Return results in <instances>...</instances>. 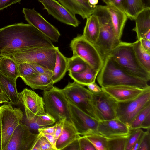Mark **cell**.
I'll list each match as a JSON object with an SVG mask.
<instances>
[{"instance_id":"obj_1","label":"cell","mask_w":150,"mask_h":150,"mask_svg":"<svg viewBox=\"0 0 150 150\" xmlns=\"http://www.w3.org/2000/svg\"><path fill=\"white\" fill-rule=\"evenodd\" d=\"M54 46L51 40L29 23H20L0 28L1 56L34 47Z\"/></svg>"},{"instance_id":"obj_2","label":"cell","mask_w":150,"mask_h":150,"mask_svg":"<svg viewBox=\"0 0 150 150\" xmlns=\"http://www.w3.org/2000/svg\"><path fill=\"white\" fill-rule=\"evenodd\" d=\"M96 79L101 88L121 85L142 89L150 87L148 82L131 75L124 70L110 55L105 59Z\"/></svg>"},{"instance_id":"obj_3","label":"cell","mask_w":150,"mask_h":150,"mask_svg":"<svg viewBox=\"0 0 150 150\" xmlns=\"http://www.w3.org/2000/svg\"><path fill=\"white\" fill-rule=\"evenodd\" d=\"M93 14L98 18L100 31L95 45L102 54L104 60L122 41L116 37L111 17L106 6H96Z\"/></svg>"},{"instance_id":"obj_4","label":"cell","mask_w":150,"mask_h":150,"mask_svg":"<svg viewBox=\"0 0 150 150\" xmlns=\"http://www.w3.org/2000/svg\"><path fill=\"white\" fill-rule=\"evenodd\" d=\"M124 70L131 75L147 82L150 73L141 65L135 55L132 43L121 41L109 54Z\"/></svg>"},{"instance_id":"obj_5","label":"cell","mask_w":150,"mask_h":150,"mask_svg":"<svg viewBox=\"0 0 150 150\" xmlns=\"http://www.w3.org/2000/svg\"><path fill=\"white\" fill-rule=\"evenodd\" d=\"M57 47L55 46L34 47L4 57L11 59L18 65L23 63H34L53 71Z\"/></svg>"},{"instance_id":"obj_6","label":"cell","mask_w":150,"mask_h":150,"mask_svg":"<svg viewBox=\"0 0 150 150\" xmlns=\"http://www.w3.org/2000/svg\"><path fill=\"white\" fill-rule=\"evenodd\" d=\"M42 95L47 113L53 117L56 121L66 119L72 123L68 100L62 89L53 86L44 90Z\"/></svg>"},{"instance_id":"obj_7","label":"cell","mask_w":150,"mask_h":150,"mask_svg":"<svg viewBox=\"0 0 150 150\" xmlns=\"http://www.w3.org/2000/svg\"><path fill=\"white\" fill-rule=\"evenodd\" d=\"M70 47L73 52V56L80 57L89 66L100 71L104 60L95 45L85 39L81 35L71 40Z\"/></svg>"},{"instance_id":"obj_8","label":"cell","mask_w":150,"mask_h":150,"mask_svg":"<svg viewBox=\"0 0 150 150\" xmlns=\"http://www.w3.org/2000/svg\"><path fill=\"white\" fill-rule=\"evenodd\" d=\"M23 117V113L20 108H13L10 103L1 106V150H6L14 130Z\"/></svg>"},{"instance_id":"obj_9","label":"cell","mask_w":150,"mask_h":150,"mask_svg":"<svg viewBox=\"0 0 150 150\" xmlns=\"http://www.w3.org/2000/svg\"><path fill=\"white\" fill-rule=\"evenodd\" d=\"M62 89L68 100L97 120L93 94L88 89L74 81Z\"/></svg>"},{"instance_id":"obj_10","label":"cell","mask_w":150,"mask_h":150,"mask_svg":"<svg viewBox=\"0 0 150 150\" xmlns=\"http://www.w3.org/2000/svg\"><path fill=\"white\" fill-rule=\"evenodd\" d=\"M150 104V87L145 89L139 96L130 100L117 102V118L129 126L138 113Z\"/></svg>"},{"instance_id":"obj_11","label":"cell","mask_w":150,"mask_h":150,"mask_svg":"<svg viewBox=\"0 0 150 150\" xmlns=\"http://www.w3.org/2000/svg\"><path fill=\"white\" fill-rule=\"evenodd\" d=\"M72 124L80 135L98 134L97 132L98 121L86 113L68 100Z\"/></svg>"},{"instance_id":"obj_12","label":"cell","mask_w":150,"mask_h":150,"mask_svg":"<svg viewBox=\"0 0 150 150\" xmlns=\"http://www.w3.org/2000/svg\"><path fill=\"white\" fill-rule=\"evenodd\" d=\"M92 94L97 120L99 121L117 118V101L115 99L103 89L99 93Z\"/></svg>"},{"instance_id":"obj_13","label":"cell","mask_w":150,"mask_h":150,"mask_svg":"<svg viewBox=\"0 0 150 150\" xmlns=\"http://www.w3.org/2000/svg\"><path fill=\"white\" fill-rule=\"evenodd\" d=\"M21 101L24 109L26 119L31 120L36 116L46 113L42 97L34 91L24 88L19 93Z\"/></svg>"},{"instance_id":"obj_14","label":"cell","mask_w":150,"mask_h":150,"mask_svg":"<svg viewBox=\"0 0 150 150\" xmlns=\"http://www.w3.org/2000/svg\"><path fill=\"white\" fill-rule=\"evenodd\" d=\"M23 13L25 20L49 38L57 42L61 35L58 29L49 23L34 9L23 8Z\"/></svg>"},{"instance_id":"obj_15","label":"cell","mask_w":150,"mask_h":150,"mask_svg":"<svg viewBox=\"0 0 150 150\" xmlns=\"http://www.w3.org/2000/svg\"><path fill=\"white\" fill-rule=\"evenodd\" d=\"M38 134L32 133L21 122L16 128L6 150H31Z\"/></svg>"},{"instance_id":"obj_16","label":"cell","mask_w":150,"mask_h":150,"mask_svg":"<svg viewBox=\"0 0 150 150\" xmlns=\"http://www.w3.org/2000/svg\"><path fill=\"white\" fill-rule=\"evenodd\" d=\"M43 5L49 14L54 18L65 24L76 27L80 23L73 15L58 1L56 0H38Z\"/></svg>"},{"instance_id":"obj_17","label":"cell","mask_w":150,"mask_h":150,"mask_svg":"<svg viewBox=\"0 0 150 150\" xmlns=\"http://www.w3.org/2000/svg\"><path fill=\"white\" fill-rule=\"evenodd\" d=\"M130 129L129 126L117 118L98 121L97 132L106 138L128 135Z\"/></svg>"},{"instance_id":"obj_18","label":"cell","mask_w":150,"mask_h":150,"mask_svg":"<svg viewBox=\"0 0 150 150\" xmlns=\"http://www.w3.org/2000/svg\"><path fill=\"white\" fill-rule=\"evenodd\" d=\"M102 88L118 102L133 99L141 94L145 89L126 85L110 86Z\"/></svg>"},{"instance_id":"obj_19","label":"cell","mask_w":150,"mask_h":150,"mask_svg":"<svg viewBox=\"0 0 150 150\" xmlns=\"http://www.w3.org/2000/svg\"><path fill=\"white\" fill-rule=\"evenodd\" d=\"M53 71L44 73H35L29 76L21 77L25 84L33 90H44L53 86Z\"/></svg>"},{"instance_id":"obj_20","label":"cell","mask_w":150,"mask_h":150,"mask_svg":"<svg viewBox=\"0 0 150 150\" xmlns=\"http://www.w3.org/2000/svg\"><path fill=\"white\" fill-rule=\"evenodd\" d=\"M58 2L74 15L78 14L83 19L92 14L96 6L83 0H58Z\"/></svg>"},{"instance_id":"obj_21","label":"cell","mask_w":150,"mask_h":150,"mask_svg":"<svg viewBox=\"0 0 150 150\" xmlns=\"http://www.w3.org/2000/svg\"><path fill=\"white\" fill-rule=\"evenodd\" d=\"M80 136L73 124L65 119L62 133L56 142L57 150H63Z\"/></svg>"},{"instance_id":"obj_22","label":"cell","mask_w":150,"mask_h":150,"mask_svg":"<svg viewBox=\"0 0 150 150\" xmlns=\"http://www.w3.org/2000/svg\"><path fill=\"white\" fill-rule=\"evenodd\" d=\"M16 80L0 72V87L9 100L8 103L16 105L21 101L16 87Z\"/></svg>"},{"instance_id":"obj_23","label":"cell","mask_w":150,"mask_h":150,"mask_svg":"<svg viewBox=\"0 0 150 150\" xmlns=\"http://www.w3.org/2000/svg\"><path fill=\"white\" fill-rule=\"evenodd\" d=\"M134 20L135 26L132 30L136 33L137 40H140L150 31V8H145L137 15Z\"/></svg>"},{"instance_id":"obj_24","label":"cell","mask_w":150,"mask_h":150,"mask_svg":"<svg viewBox=\"0 0 150 150\" xmlns=\"http://www.w3.org/2000/svg\"><path fill=\"white\" fill-rule=\"evenodd\" d=\"M106 6L111 17L115 35L118 39L121 40L123 29L128 18L127 16L124 12L112 7Z\"/></svg>"},{"instance_id":"obj_25","label":"cell","mask_w":150,"mask_h":150,"mask_svg":"<svg viewBox=\"0 0 150 150\" xmlns=\"http://www.w3.org/2000/svg\"><path fill=\"white\" fill-rule=\"evenodd\" d=\"M100 31L99 21L97 16L92 14L86 18L83 34V38L95 45Z\"/></svg>"},{"instance_id":"obj_26","label":"cell","mask_w":150,"mask_h":150,"mask_svg":"<svg viewBox=\"0 0 150 150\" xmlns=\"http://www.w3.org/2000/svg\"><path fill=\"white\" fill-rule=\"evenodd\" d=\"M67 71V58L62 53L57 47L55 65L52 76L53 84L60 81L64 76Z\"/></svg>"},{"instance_id":"obj_27","label":"cell","mask_w":150,"mask_h":150,"mask_svg":"<svg viewBox=\"0 0 150 150\" xmlns=\"http://www.w3.org/2000/svg\"><path fill=\"white\" fill-rule=\"evenodd\" d=\"M99 71L88 66L86 70L79 73L69 72L71 78L78 83L86 86L95 82Z\"/></svg>"},{"instance_id":"obj_28","label":"cell","mask_w":150,"mask_h":150,"mask_svg":"<svg viewBox=\"0 0 150 150\" xmlns=\"http://www.w3.org/2000/svg\"><path fill=\"white\" fill-rule=\"evenodd\" d=\"M0 72L8 77L17 79L19 77L18 65L11 59L4 57L0 60Z\"/></svg>"},{"instance_id":"obj_29","label":"cell","mask_w":150,"mask_h":150,"mask_svg":"<svg viewBox=\"0 0 150 150\" xmlns=\"http://www.w3.org/2000/svg\"><path fill=\"white\" fill-rule=\"evenodd\" d=\"M124 12L128 18L134 20L137 15L145 8L142 0H124Z\"/></svg>"},{"instance_id":"obj_30","label":"cell","mask_w":150,"mask_h":150,"mask_svg":"<svg viewBox=\"0 0 150 150\" xmlns=\"http://www.w3.org/2000/svg\"><path fill=\"white\" fill-rule=\"evenodd\" d=\"M136 57L143 67L150 73V53L145 50L142 47L140 40H137L132 43Z\"/></svg>"},{"instance_id":"obj_31","label":"cell","mask_w":150,"mask_h":150,"mask_svg":"<svg viewBox=\"0 0 150 150\" xmlns=\"http://www.w3.org/2000/svg\"><path fill=\"white\" fill-rule=\"evenodd\" d=\"M56 121L53 117L46 112L45 114L38 116L31 120L26 119L25 124L30 130H38L39 128L53 124Z\"/></svg>"},{"instance_id":"obj_32","label":"cell","mask_w":150,"mask_h":150,"mask_svg":"<svg viewBox=\"0 0 150 150\" xmlns=\"http://www.w3.org/2000/svg\"><path fill=\"white\" fill-rule=\"evenodd\" d=\"M67 69L69 72L79 73L86 69L88 66L82 59L77 56L67 58Z\"/></svg>"},{"instance_id":"obj_33","label":"cell","mask_w":150,"mask_h":150,"mask_svg":"<svg viewBox=\"0 0 150 150\" xmlns=\"http://www.w3.org/2000/svg\"><path fill=\"white\" fill-rule=\"evenodd\" d=\"M128 135L108 139V150H125Z\"/></svg>"},{"instance_id":"obj_34","label":"cell","mask_w":150,"mask_h":150,"mask_svg":"<svg viewBox=\"0 0 150 150\" xmlns=\"http://www.w3.org/2000/svg\"><path fill=\"white\" fill-rule=\"evenodd\" d=\"M85 136L92 144L96 150H108V138L98 134Z\"/></svg>"},{"instance_id":"obj_35","label":"cell","mask_w":150,"mask_h":150,"mask_svg":"<svg viewBox=\"0 0 150 150\" xmlns=\"http://www.w3.org/2000/svg\"><path fill=\"white\" fill-rule=\"evenodd\" d=\"M149 114H150V104L141 110L132 120L129 126L130 129L141 128L142 122Z\"/></svg>"},{"instance_id":"obj_36","label":"cell","mask_w":150,"mask_h":150,"mask_svg":"<svg viewBox=\"0 0 150 150\" xmlns=\"http://www.w3.org/2000/svg\"><path fill=\"white\" fill-rule=\"evenodd\" d=\"M143 131L141 128L130 130L128 135L125 150H132L133 146Z\"/></svg>"},{"instance_id":"obj_37","label":"cell","mask_w":150,"mask_h":150,"mask_svg":"<svg viewBox=\"0 0 150 150\" xmlns=\"http://www.w3.org/2000/svg\"><path fill=\"white\" fill-rule=\"evenodd\" d=\"M19 77L28 76L36 73L29 63H23L18 65Z\"/></svg>"},{"instance_id":"obj_38","label":"cell","mask_w":150,"mask_h":150,"mask_svg":"<svg viewBox=\"0 0 150 150\" xmlns=\"http://www.w3.org/2000/svg\"><path fill=\"white\" fill-rule=\"evenodd\" d=\"M79 150H96L91 142L85 136H83L78 139Z\"/></svg>"},{"instance_id":"obj_39","label":"cell","mask_w":150,"mask_h":150,"mask_svg":"<svg viewBox=\"0 0 150 150\" xmlns=\"http://www.w3.org/2000/svg\"><path fill=\"white\" fill-rule=\"evenodd\" d=\"M150 129L144 132L141 143L137 150H150Z\"/></svg>"},{"instance_id":"obj_40","label":"cell","mask_w":150,"mask_h":150,"mask_svg":"<svg viewBox=\"0 0 150 150\" xmlns=\"http://www.w3.org/2000/svg\"><path fill=\"white\" fill-rule=\"evenodd\" d=\"M123 0H102L103 2L106 4V6L113 7L124 12L123 4Z\"/></svg>"},{"instance_id":"obj_41","label":"cell","mask_w":150,"mask_h":150,"mask_svg":"<svg viewBox=\"0 0 150 150\" xmlns=\"http://www.w3.org/2000/svg\"><path fill=\"white\" fill-rule=\"evenodd\" d=\"M40 145L41 150H54L49 141L41 133L40 138Z\"/></svg>"},{"instance_id":"obj_42","label":"cell","mask_w":150,"mask_h":150,"mask_svg":"<svg viewBox=\"0 0 150 150\" xmlns=\"http://www.w3.org/2000/svg\"><path fill=\"white\" fill-rule=\"evenodd\" d=\"M65 119H64L57 121V122L55 124L56 127L54 133V136L56 141L62 133L64 120Z\"/></svg>"},{"instance_id":"obj_43","label":"cell","mask_w":150,"mask_h":150,"mask_svg":"<svg viewBox=\"0 0 150 150\" xmlns=\"http://www.w3.org/2000/svg\"><path fill=\"white\" fill-rule=\"evenodd\" d=\"M21 0H0V11L11 5L17 3H20Z\"/></svg>"},{"instance_id":"obj_44","label":"cell","mask_w":150,"mask_h":150,"mask_svg":"<svg viewBox=\"0 0 150 150\" xmlns=\"http://www.w3.org/2000/svg\"><path fill=\"white\" fill-rule=\"evenodd\" d=\"M55 125L51 127H43L39 128L37 130L38 133L42 134H54Z\"/></svg>"},{"instance_id":"obj_45","label":"cell","mask_w":150,"mask_h":150,"mask_svg":"<svg viewBox=\"0 0 150 150\" xmlns=\"http://www.w3.org/2000/svg\"><path fill=\"white\" fill-rule=\"evenodd\" d=\"M88 89L93 93H97L101 92L102 89L95 82L92 83L87 85Z\"/></svg>"},{"instance_id":"obj_46","label":"cell","mask_w":150,"mask_h":150,"mask_svg":"<svg viewBox=\"0 0 150 150\" xmlns=\"http://www.w3.org/2000/svg\"><path fill=\"white\" fill-rule=\"evenodd\" d=\"M36 73H44L50 71L48 69L35 63H29Z\"/></svg>"},{"instance_id":"obj_47","label":"cell","mask_w":150,"mask_h":150,"mask_svg":"<svg viewBox=\"0 0 150 150\" xmlns=\"http://www.w3.org/2000/svg\"><path fill=\"white\" fill-rule=\"evenodd\" d=\"M49 141L51 144L54 150H57L56 147V141L55 138L54 134H42Z\"/></svg>"},{"instance_id":"obj_48","label":"cell","mask_w":150,"mask_h":150,"mask_svg":"<svg viewBox=\"0 0 150 150\" xmlns=\"http://www.w3.org/2000/svg\"><path fill=\"white\" fill-rule=\"evenodd\" d=\"M139 40L143 48L146 51L150 53V40L143 38H141Z\"/></svg>"},{"instance_id":"obj_49","label":"cell","mask_w":150,"mask_h":150,"mask_svg":"<svg viewBox=\"0 0 150 150\" xmlns=\"http://www.w3.org/2000/svg\"><path fill=\"white\" fill-rule=\"evenodd\" d=\"M150 127V114L146 117L142 122L140 127L141 128L149 129Z\"/></svg>"},{"instance_id":"obj_50","label":"cell","mask_w":150,"mask_h":150,"mask_svg":"<svg viewBox=\"0 0 150 150\" xmlns=\"http://www.w3.org/2000/svg\"><path fill=\"white\" fill-rule=\"evenodd\" d=\"M79 150V145L78 139L75 140L65 148L63 150Z\"/></svg>"},{"instance_id":"obj_51","label":"cell","mask_w":150,"mask_h":150,"mask_svg":"<svg viewBox=\"0 0 150 150\" xmlns=\"http://www.w3.org/2000/svg\"><path fill=\"white\" fill-rule=\"evenodd\" d=\"M41 133H38L31 150H41L40 145V138Z\"/></svg>"},{"instance_id":"obj_52","label":"cell","mask_w":150,"mask_h":150,"mask_svg":"<svg viewBox=\"0 0 150 150\" xmlns=\"http://www.w3.org/2000/svg\"><path fill=\"white\" fill-rule=\"evenodd\" d=\"M144 132L143 131L140 136L137 140L134 146H133L132 150H137L141 143L143 137Z\"/></svg>"},{"instance_id":"obj_53","label":"cell","mask_w":150,"mask_h":150,"mask_svg":"<svg viewBox=\"0 0 150 150\" xmlns=\"http://www.w3.org/2000/svg\"><path fill=\"white\" fill-rule=\"evenodd\" d=\"M0 102L2 103H8L9 100L6 97L0 94Z\"/></svg>"},{"instance_id":"obj_54","label":"cell","mask_w":150,"mask_h":150,"mask_svg":"<svg viewBox=\"0 0 150 150\" xmlns=\"http://www.w3.org/2000/svg\"><path fill=\"white\" fill-rule=\"evenodd\" d=\"M145 8H150V0H142Z\"/></svg>"},{"instance_id":"obj_55","label":"cell","mask_w":150,"mask_h":150,"mask_svg":"<svg viewBox=\"0 0 150 150\" xmlns=\"http://www.w3.org/2000/svg\"><path fill=\"white\" fill-rule=\"evenodd\" d=\"M98 2V0H88V3L92 6H96Z\"/></svg>"},{"instance_id":"obj_56","label":"cell","mask_w":150,"mask_h":150,"mask_svg":"<svg viewBox=\"0 0 150 150\" xmlns=\"http://www.w3.org/2000/svg\"><path fill=\"white\" fill-rule=\"evenodd\" d=\"M142 38H143L148 40H150V31L146 33L143 37Z\"/></svg>"},{"instance_id":"obj_57","label":"cell","mask_w":150,"mask_h":150,"mask_svg":"<svg viewBox=\"0 0 150 150\" xmlns=\"http://www.w3.org/2000/svg\"><path fill=\"white\" fill-rule=\"evenodd\" d=\"M0 94H2V95H3L6 96V95L4 94V93L3 91V90H2V89H1V88L0 87Z\"/></svg>"},{"instance_id":"obj_58","label":"cell","mask_w":150,"mask_h":150,"mask_svg":"<svg viewBox=\"0 0 150 150\" xmlns=\"http://www.w3.org/2000/svg\"><path fill=\"white\" fill-rule=\"evenodd\" d=\"M1 135L0 132V150H1Z\"/></svg>"},{"instance_id":"obj_59","label":"cell","mask_w":150,"mask_h":150,"mask_svg":"<svg viewBox=\"0 0 150 150\" xmlns=\"http://www.w3.org/2000/svg\"><path fill=\"white\" fill-rule=\"evenodd\" d=\"M4 57V56H0V60Z\"/></svg>"},{"instance_id":"obj_60","label":"cell","mask_w":150,"mask_h":150,"mask_svg":"<svg viewBox=\"0 0 150 150\" xmlns=\"http://www.w3.org/2000/svg\"><path fill=\"white\" fill-rule=\"evenodd\" d=\"M83 0L86 2H88V0Z\"/></svg>"},{"instance_id":"obj_61","label":"cell","mask_w":150,"mask_h":150,"mask_svg":"<svg viewBox=\"0 0 150 150\" xmlns=\"http://www.w3.org/2000/svg\"><path fill=\"white\" fill-rule=\"evenodd\" d=\"M2 103V102H0V104L1 103ZM0 108H1V106H0Z\"/></svg>"},{"instance_id":"obj_62","label":"cell","mask_w":150,"mask_h":150,"mask_svg":"<svg viewBox=\"0 0 150 150\" xmlns=\"http://www.w3.org/2000/svg\"></svg>"}]
</instances>
